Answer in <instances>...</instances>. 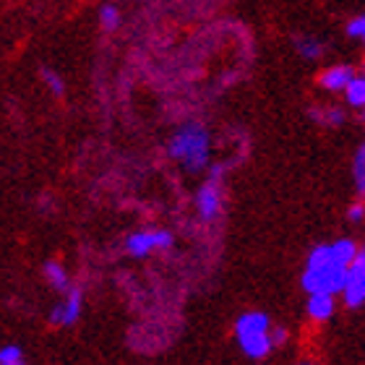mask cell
<instances>
[{"label":"cell","mask_w":365,"mask_h":365,"mask_svg":"<svg viewBox=\"0 0 365 365\" xmlns=\"http://www.w3.org/2000/svg\"><path fill=\"white\" fill-rule=\"evenodd\" d=\"M209 149H212L209 130L196 120L180 125L168 144V154L188 173H201L209 168Z\"/></svg>","instance_id":"cell-1"},{"label":"cell","mask_w":365,"mask_h":365,"mask_svg":"<svg viewBox=\"0 0 365 365\" xmlns=\"http://www.w3.org/2000/svg\"><path fill=\"white\" fill-rule=\"evenodd\" d=\"M272 319L261 311H248L235 321V336L245 358L264 360L274 350L272 344Z\"/></svg>","instance_id":"cell-2"},{"label":"cell","mask_w":365,"mask_h":365,"mask_svg":"<svg viewBox=\"0 0 365 365\" xmlns=\"http://www.w3.org/2000/svg\"><path fill=\"white\" fill-rule=\"evenodd\" d=\"M344 277L347 267L339 261H324V264H305L303 272V287L305 292H329V295H339L344 287Z\"/></svg>","instance_id":"cell-3"},{"label":"cell","mask_w":365,"mask_h":365,"mask_svg":"<svg viewBox=\"0 0 365 365\" xmlns=\"http://www.w3.org/2000/svg\"><path fill=\"white\" fill-rule=\"evenodd\" d=\"M222 175H225V165H212L209 168V178H206V182L196 193V212L204 222H214L222 212V204H225Z\"/></svg>","instance_id":"cell-4"},{"label":"cell","mask_w":365,"mask_h":365,"mask_svg":"<svg viewBox=\"0 0 365 365\" xmlns=\"http://www.w3.org/2000/svg\"><path fill=\"white\" fill-rule=\"evenodd\" d=\"M175 237L170 230H138L125 237V253L133 259H146L157 251H168L173 248Z\"/></svg>","instance_id":"cell-5"},{"label":"cell","mask_w":365,"mask_h":365,"mask_svg":"<svg viewBox=\"0 0 365 365\" xmlns=\"http://www.w3.org/2000/svg\"><path fill=\"white\" fill-rule=\"evenodd\" d=\"M339 295L344 297L347 308H360L365 303V245L358 248V256L352 259L347 267V277H344V287Z\"/></svg>","instance_id":"cell-6"},{"label":"cell","mask_w":365,"mask_h":365,"mask_svg":"<svg viewBox=\"0 0 365 365\" xmlns=\"http://www.w3.org/2000/svg\"><path fill=\"white\" fill-rule=\"evenodd\" d=\"M81 311H84V292H81V287L71 284V289L63 292L61 303H55V308L50 311L47 319H50L53 327H73L81 319Z\"/></svg>","instance_id":"cell-7"},{"label":"cell","mask_w":365,"mask_h":365,"mask_svg":"<svg viewBox=\"0 0 365 365\" xmlns=\"http://www.w3.org/2000/svg\"><path fill=\"white\" fill-rule=\"evenodd\" d=\"M352 76H355V71L350 66H331V68H327L319 76V84L334 94V91H344V86L350 84Z\"/></svg>","instance_id":"cell-8"},{"label":"cell","mask_w":365,"mask_h":365,"mask_svg":"<svg viewBox=\"0 0 365 365\" xmlns=\"http://www.w3.org/2000/svg\"><path fill=\"white\" fill-rule=\"evenodd\" d=\"M336 295H329V292H311L308 297V316L313 321H329L334 316L336 308Z\"/></svg>","instance_id":"cell-9"},{"label":"cell","mask_w":365,"mask_h":365,"mask_svg":"<svg viewBox=\"0 0 365 365\" xmlns=\"http://www.w3.org/2000/svg\"><path fill=\"white\" fill-rule=\"evenodd\" d=\"M42 274H45V279H47V284L55 289V292H68L71 289V277H68V269L63 267L61 261H55V259H50V261H45V267H42Z\"/></svg>","instance_id":"cell-10"},{"label":"cell","mask_w":365,"mask_h":365,"mask_svg":"<svg viewBox=\"0 0 365 365\" xmlns=\"http://www.w3.org/2000/svg\"><path fill=\"white\" fill-rule=\"evenodd\" d=\"M97 21H99V29L107 31V34H113V31L120 29L123 24V14H120V6L118 3H102L97 11Z\"/></svg>","instance_id":"cell-11"},{"label":"cell","mask_w":365,"mask_h":365,"mask_svg":"<svg viewBox=\"0 0 365 365\" xmlns=\"http://www.w3.org/2000/svg\"><path fill=\"white\" fill-rule=\"evenodd\" d=\"M344 99L350 107H365V76H352L350 84L344 86Z\"/></svg>","instance_id":"cell-12"},{"label":"cell","mask_w":365,"mask_h":365,"mask_svg":"<svg viewBox=\"0 0 365 365\" xmlns=\"http://www.w3.org/2000/svg\"><path fill=\"white\" fill-rule=\"evenodd\" d=\"M311 115L321 125H329V128H336L344 123V113L339 107H316V110H311Z\"/></svg>","instance_id":"cell-13"},{"label":"cell","mask_w":365,"mask_h":365,"mask_svg":"<svg viewBox=\"0 0 365 365\" xmlns=\"http://www.w3.org/2000/svg\"><path fill=\"white\" fill-rule=\"evenodd\" d=\"M295 47H297V53L303 55L305 61H319L321 55H324V45H321L316 37H297Z\"/></svg>","instance_id":"cell-14"},{"label":"cell","mask_w":365,"mask_h":365,"mask_svg":"<svg viewBox=\"0 0 365 365\" xmlns=\"http://www.w3.org/2000/svg\"><path fill=\"white\" fill-rule=\"evenodd\" d=\"M331 251H334V259L339 261V264H344V267H350L352 259L358 256V245L352 243L350 237H342V240H336V243H331Z\"/></svg>","instance_id":"cell-15"},{"label":"cell","mask_w":365,"mask_h":365,"mask_svg":"<svg viewBox=\"0 0 365 365\" xmlns=\"http://www.w3.org/2000/svg\"><path fill=\"white\" fill-rule=\"evenodd\" d=\"M39 76H42V84L47 86V91H50L53 97H63V94H66V81H63V76L55 68H42Z\"/></svg>","instance_id":"cell-16"},{"label":"cell","mask_w":365,"mask_h":365,"mask_svg":"<svg viewBox=\"0 0 365 365\" xmlns=\"http://www.w3.org/2000/svg\"><path fill=\"white\" fill-rule=\"evenodd\" d=\"M352 175H355V190H358V198L365 201V144L355 154V168H352Z\"/></svg>","instance_id":"cell-17"},{"label":"cell","mask_w":365,"mask_h":365,"mask_svg":"<svg viewBox=\"0 0 365 365\" xmlns=\"http://www.w3.org/2000/svg\"><path fill=\"white\" fill-rule=\"evenodd\" d=\"M21 347H16V344H6V347H0V363H14V360H21Z\"/></svg>","instance_id":"cell-18"},{"label":"cell","mask_w":365,"mask_h":365,"mask_svg":"<svg viewBox=\"0 0 365 365\" xmlns=\"http://www.w3.org/2000/svg\"><path fill=\"white\" fill-rule=\"evenodd\" d=\"M347 34H350V37H358V39L365 37V14L355 16V19L347 24Z\"/></svg>","instance_id":"cell-19"},{"label":"cell","mask_w":365,"mask_h":365,"mask_svg":"<svg viewBox=\"0 0 365 365\" xmlns=\"http://www.w3.org/2000/svg\"><path fill=\"white\" fill-rule=\"evenodd\" d=\"M347 220L350 222H363L365 220V204L363 201H358V204H352L350 209H347Z\"/></svg>","instance_id":"cell-20"},{"label":"cell","mask_w":365,"mask_h":365,"mask_svg":"<svg viewBox=\"0 0 365 365\" xmlns=\"http://www.w3.org/2000/svg\"><path fill=\"white\" fill-rule=\"evenodd\" d=\"M269 334H272V344H274V347H279V344H284L289 339L287 331H284L282 327H272V331H269Z\"/></svg>","instance_id":"cell-21"},{"label":"cell","mask_w":365,"mask_h":365,"mask_svg":"<svg viewBox=\"0 0 365 365\" xmlns=\"http://www.w3.org/2000/svg\"><path fill=\"white\" fill-rule=\"evenodd\" d=\"M0 365H26V363H24V358H21V360H14V363H0Z\"/></svg>","instance_id":"cell-22"},{"label":"cell","mask_w":365,"mask_h":365,"mask_svg":"<svg viewBox=\"0 0 365 365\" xmlns=\"http://www.w3.org/2000/svg\"><path fill=\"white\" fill-rule=\"evenodd\" d=\"M297 365H313V363H297Z\"/></svg>","instance_id":"cell-23"},{"label":"cell","mask_w":365,"mask_h":365,"mask_svg":"<svg viewBox=\"0 0 365 365\" xmlns=\"http://www.w3.org/2000/svg\"><path fill=\"white\" fill-rule=\"evenodd\" d=\"M363 42H365V37H363Z\"/></svg>","instance_id":"cell-24"}]
</instances>
